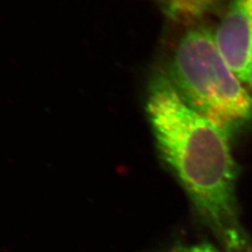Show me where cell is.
Wrapping results in <instances>:
<instances>
[{
    "instance_id": "6da1fadb",
    "label": "cell",
    "mask_w": 252,
    "mask_h": 252,
    "mask_svg": "<svg viewBox=\"0 0 252 252\" xmlns=\"http://www.w3.org/2000/svg\"><path fill=\"white\" fill-rule=\"evenodd\" d=\"M145 112L158 153L202 220L227 248L246 242L238 218V167L229 136L189 106L166 75L153 77Z\"/></svg>"
},
{
    "instance_id": "7a4b0ae2",
    "label": "cell",
    "mask_w": 252,
    "mask_h": 252,
    "mask_svg": "<svg viewBox=\"0 0 252 252\" xmlns=\"http://www.w3.org/2000/svg\"><path fill=\"white\" fill-rule=\"evenodd\" d=\"M167 76L189 106L229 137L252 123V96L208 31L193 30L181 39Z\"/></svg>"
},
{
    "instance_id": "3957f363",
    "label": "cell",
    "mask_w": 252,
    "mask_h": 252,
    "mask_svg": "<svg viewBox=\"0 0 252 252\" xmlns=\"http://www.w3.org/2000/svg\"><path fill=\"white\" fill-rule=\"evenodd\" d=\"M215 40L227 64L245 82L252 61L250 0H235L218 28Z\"/></svg>"
},
{
    "instance_id": "277c9868",
    "label": "cell",
    "mask_w": 252,
    "mask_h": 252,
    "mask_svg": "<svg viewBox=\"0 0 252 252\" xmlns=\"http://www.w3.org/2000/svg\"><path fill=\"white\" fill-rule=\"evenodd\" d=\"M157 252H220V250L209 243L198 244H175Z\"/></svg>"
},
{
    "instance_id": "5b68a950",
    "label": "cell",
    "mask_w": 252,
    "mask_h": 252,
    "mask_svg": "<svg viewBox=\"0 0 252 252\" xmlns=\"http://www.w3.org/2000/svg\"><path fill=\"white\" fill-rule=\"evenodd\" d=\"M168 1L176 7H185V9L195 11L215 0H168Z\"/></svg>"
},
{
    "instance_id": "8992f818",
    "label": "cell",
    "mask_w": 252,
    "mask_h": 252,
    "mask_svg": "<svg viewBox=\"0 0 252 252\" xmlns=\"http://www.w3.org/2000/svg\"><path fill=\"white\" fill-rule=\"evenodd\" d=\"M227 252H252V244L248 243V241L244 242L239 246H233L227 248Z\"/></svg>"
},
{
    "instance_id": "52a82bcc",
    "label": "cell",
    "mask_w": 252,
    "mask_h": 252,
    "mask_svg": "<svg viewBox=\"0 0 252 252\" xmlns=\"http://www.w3.org/2000/svg\"><path fill=\"white\" fill-rule=\"evenodd\" d=\"M250 2H251V7H252V0H250ZM245 82L252 89V61H251V64H250V67H249V70H248V74H247V78H246Z\"/></svg>"
}]
</instances>
